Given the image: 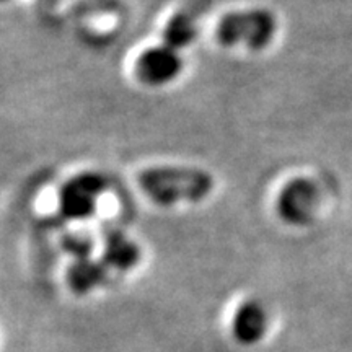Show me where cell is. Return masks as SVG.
Here are the masks:
<instances>
[{"mask_svg":"<svg viewBox=\"0 0 352 352\" xmlns=\"http://www.w3.org/2000/svg\"><path fill=\"white\" fill-rule=\"evenodd\" d=\"M139 186L153 202L171 206L179 201L197 202L212 191V176L202 170L158 166L139 175Z\"/></svg>","mask_w":352,"mask_h":352,"instance_id":"1","label":"cell"},{"mask_svg":"<svg viewBox=\"0 0 352 352\" xmlns=\"http://www.w3.org/2000/svg\"><path fill=\"white\" fill-rule=\"evenodd\" d=\"M276 33V16L266 8L230 12L223 15L215 28V38L222 46L243 44L250 50H263Z\"/></svg>","mask_w":352,"mask_h":352,"instance_id":"2","label":"cell"},{"mask_svg":"<svg viewBox=\"0 0 352 352\" xmlns=\"http://www.w3.org/2000/svg\"><path fill=\"white\" fill-rule=\"evenodd\" d=\"M318 199V188L315 183L305 178H296L285 184L280 191L277 210L287 223L305 226L314 219Z\"/></svg>","mask_w":352,"mask_h":352,"instance_id":"3","label":"cell"},{"mask_svg":"<svg viewBox=\"0 0 352 352\" xmlns=\"http://www.w3.org/2000/svg\"><path fill=\"white\" fill-rule=\"evenodd\" d=\"M103 189L104 183L98 176H78L64 186L63 195H60V209L67 217H88L95 210L96 201Z\"/></svg>","mask_w":352,"mask_h":352,"instance_id":"4","label":"cell"},{"mask_svg":"<svg viewBox=\"0 0 352 352\" xmlns=\"http://www.w3.org/2000/svg\"><path fill=\"white\" fill-rule=\"evenodd\" d=\"M182 70V59L168 46L151 47L135 60V74L147 85H164L173 80Z\"/></svg>","mask_w":352,"mask_h":352,"instance_id":"5","label":"cell"},{"mask_svg":"<svg viewBox=\"0 0 352 352\" xmlns=\"http://www.w3.org/2000/svg\"><path fill=\"white\" fill-rule=\"evenodd\" d=\"M233 336L241 344H256L267 329V315L258 302H245L233 316Z\"/></svg>","mask_w":352,"mask_h":352,"instance_id":"6","label":"cell"},{"mask_svg":"<svg viewBox=\"0 0 352 352\" xmlns=\"http://www.w3.org/2000/svg\"><path fill=\"white\" fill-rule=\"evenodd\" d=\"M197 28L195 16L188 12H178L166 23L164 38L165 46L171 47V50L178 51L182 47L188 46L196 38Z\"/></svg>","mask_w":352,"mask_h":352,"instance_id":"7","label":"cell"},{"mask_svg":"<svg viewBox=\"0 0 352 352\" xmlns=\"http://www.w3.org/2000/svg\"><path fill=\"white\" fill-rule=\"evenodd\" d=\"M139 252L132 241L126 240L121 233H113L107 243V259L120 270H129L138 263Z\"/></svg>","mask_w":352,"mask_h":352,"instance_id":"8","label":"cell"},{"mask_svg":"<svg viewBox=\"0 0 352 352\" xmlns=\"http://www.w3.org/2000/svg\"><path fill=\"white\" fill-rule=\"evenodd\" d=\"M101 280L100 267L94 263L78 261L69 271V284L76 292L85 294L98 285Z\"/></svg>","mask_w":352,"mask_h":352,"instance_id":"9","label":"cell"}]
</instances>
